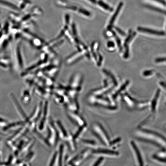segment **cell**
Returning a JSON list of instances; mask_svg holds the SVG:
<instances>
[{
	"label": "cell",
	"mask_w": 166,
	"mask_h": 166,
	"mask_svg": "<svg viewBox=\"0 0 166 166\" xmlns=\"http://www.w3.org/2000/svg\"><path fill=\"white\" fill-rule=\"evenodd\" d=\"M136 135L139 140L152 143L166 152V138L159 133L151 130L140 128L137 131Z\"/></svg>",
	"instance_id": "obj_1"
},
{
	"label": "cell",
	"mask_w": 166,
	"mask_h": 166,
	"mask_svg": "<svg viewBox=\"0 0 166 166\" xmlns=\"http://www.w3.org/2000/svg\"><path fill=\"white\" fill-rule=\"evenodd\" d=\"M92 130L94 134L99 139L102 144L107 147H110L111 140H110L107 132L101 124L98 123L94 124Z\"/></svg>",
	"instance_id": "obj_2"
},
{
	"label": "cell",
	"mask_w": 166,
	"mask_h": 166,
	"mask_svg": "<svg viewBox=\"0 0 166 166\" xmlns=\"http://www.w3.org/2000/svg\"><path fill=\"white\" fill-rule=\"evenodd\" d=\"M92 154L100 157H115L119 156V153L114 150L107 149V148H98L92 151Z\"/></svg>",
	"instance_id": "obj_3"
},
{
	"label": "cell",
	"mask_w": 166,
	"mask_h": 166,
	"mask_svg": "<svg viewBox=\"0 0 166 166\" xmlns=\"http://www.w3.org/2000/svg\"><path fill=\"white\" fill-rule=\"evenodd\" d=\"M130 146L133 153L137 165L138 166H144V162L142 154L136 143L134 141H131L130 142Z\"/></svg>",
	"instance_id": "obj_4"
},
{
	"label": "cell",
	"mask_w": 166,
	"mask_h": 166,
	"mask_svg": "<svg viewBox=\"0 0 166 166\" xmlns=\"http://www.w3.org/2000/svg\"><path fill=\"white\" fill-rule=\"evenodd\" d=\"M10 96H11V98L13 102L15 108H16V110L17 111L18 115L21 118L22 120L25 122H28V117L26 114L25 111L23 110V109H22L19 103H18L17 100L16 99V98L14 96V95L11 94Z\"/></svg>",
	"instance_id": "obj_5"
},
{
	"label": "cell",
	"mask_w": 166,
	"mask_h": 166,
	"mask_svg": "<svg viewBox=\"0 0 166 166\" xmlns=\"http://www.w3.org/2000/svg\"><path fill=\"white\" fill-rule=\"evenodd\" d=\"M89 151L88 149L85 150L82 152L81 154H78L74 157L71 161H70L69 163L75 165L76 163H77V164H80V163L83 162L85 158H86L87 156L89 154Z\"/></svg>",
	"instance_id": "obj_6"
},
{
	"label": "cell",
	"mask_w": 166,
	"mask_h": 166,
	"mask_svg": "<svg viewBox=\"0 0 166 166\" xmlns=\"http://www.w3.org/2000/svg\"><path fill=\"white\" fill-rule=\"evenodd\" d=\"M136 35V33L134 32L133 33H130L128 36L127 37L126 39H125V42L124 43V46L125 48V52L124 54V58L125 59H127L129 55V49L128 44L132 39H133L134 37Z\"/></svg>",
	"instance_id": "obj_7"
},
{
	"label": "cell",
	"mask_w": 166,
	"mask_h": 166,
	"mask_svg": "<svg viewBox=\"0 0 166 166\" xmlns=\"http://www.w3.org/2000/svg\"><path fill=\"white\" fill-rule=\"evenodd\" d=\"M67 115H68L70 119L74 122L75 124L79 126L80 127L86 125L83 120V119L77 114L74 113H69L67 114Z\"/></svg>",
	"instance_id": "obj_8"
},
{
	"label": "cell",
	"mask_w": 166,
	"mask_h": 166,
	"mask_svg": "<svg viewBox=\"0 0 166 166\" xmlns=\"http://www.w3.org/2000/svg\"><path fill=\"white\" fill-rule=\"evenodd\" d=\"M55 125L59 133V137H61L63 139H68V134L61 123L59 121H58L56 122Z\"/></svg>",
	"instance_id": "obj_9"
},
{
	"label": "cell",
	"mask_w": 166,
	"mask_h": 166,
	"mask_svg": "<svg viewBox=\"0 0 166 166\" xmlns=\"http://www.w3.org/2000/svg\"><path fill=\"white\" fill-rule=\"evenodd\" d=\"M26 122L23 121H20L14 122L12 123H9L8 125L3 128V130L4 132L9 130H14L15 129L20 128L22 126L25 124Z\"/></svg>",
	"instance_id": "obj_10"
},
{
	"label": "cell",
	"mask_w": 166,
	"mask_h": 166,
	"mask_svg": "<svg viewBox=\"0 0 166 166\" xmlns=\"http://www.w3.org/2000/svg\"><path fill=\"white\" fill-rule=\"evenodd\" d=\"M137 30L139 32L150 33V34L158 36H164L166 35L165 32L163 31H159L152 29L146 28L142 27H138Z\"/></svg>",
	"instance_id": "obj_11"
},
{
	"label": "cell",
	"mask_w": 166,
	"mask_h": 166,
	"mask_svg": "<svg viewBox=\"0 0 166 166\" xmlns=\"http://www.w3.org/2000/svg\"><path fill=\"white\" fill-rule=\"evenodd\" d=\"M123 4H123V2H120V3H119V4H118V7H117L114 14H113L112 17H111V19L110 21L109 24V26H108L107 29H108L109 30H111V29L113 23H114L116 18H117L118 15L119 14L121 10Z\"/></svg>",
	"instance_id": "obj_12"
},
{
	"label": "cell",
	"mask_w": 166,
	"mask_h": 166,
	"mask_svg": "<svg viewBox=\"0 0 166 166\" xmlns=\"http://www.w3.org/2000/svg\"><path fill=\"white\" fill-rule=\"evenodd\" d=\"M161 90L159 89H158L155 96H154L153 100L151 102V111L153 114H156L155 113L156 111V105H157L158 100L159 97Z\"/></svg>",
	"instance_id": "obj_13"
},
{
	"label": "cell",
	"mask_w": 166,
	"mask_h": 166,
	"mask_svg": "<svg viewBox=\"0 0 166 166\" xmlns=\"http://www.w3.org/2000/svg\"><path fill=\"white\" fill-rule=\"evenodd\" d=\"M86 125H83V126H80L79 129L78 130L77 132L75 133V134L73 135V139L74 140L76 141L77 140L79 139V138L82 136V135L85 131L86 129Z\"/></svg>",
	"instance_id": "obj_14"
},
{
	"label": "cell",
	"mask_w": 166,
	"mask_h": 166,
	"mask_svg": "<svg viewBox=\"0 0 166 166\" xmlns=\"http://www.w3.org/2000/svg\"><path fill=\"white\" fill-rule=\"evenodd\" d=\"M130 83V81H127L120 88L119 90L118 91L116 92L114 94L113 96H112V98L113 100H115L117 98L118 96H119L120 94L122 92L124 91L127 86L128 85L129 83Z\"/></svg>",
	"instance_id": "obj_15"
},
{
	"label": "cell",
	"mask_w": 166,
	"mask_h": 166,
	"mask_svg": "<svg viewBox=\"0 0 166 166\" xmlns=\"http://www.w3.org/2000/svg\"><path fill=\"white\" fill-rule=\"evenodd\" d=\"M0 4L7 6L9 8H12L14 10H17V11L20 10V9L17 5H15V4L11 3V2L4 1V0H0Z\"/></svg>",
	"instance_id": "obj_16"
},
{
	"label": "cell",
	"mask_w": 166,
	"mask_h": 166,
	"mask_svg": "<svg viewBox=\"0 0 166 166\" xmlns=\"http://www.w3.org/2000/svg\"><path fill=\"white\" fill-rule=\"evenodd\" d=\"M103 72H104V73H105V74H106L107 76L109 77L112 80V81L113 82V84L115 86H117L118 85V83H117V80H116V79L115 78V77L110 72L108 71L105 70H103Z\"/></svg>",
	"instance_id": "obj_17"
},
{
	"label": "cell",
	"mask_w": 166,
	"mask_h": 166,
	"mask_svg": "<svg viewBox=\"0 0 166 166\" xmlns=\"http://www.w3.org/2000/svg\"><path fill=\"white\" fill-rule=\"evenodd\" d=\"M82 142L86 146H90V147H95L96 145V142L93 140H86L83 139L81 140Z\"/></svg>",
	"instance_id": "obj_18"
},
{
	"label": "cell",
	"mask_w": 166,
	"mask_h": 166,
	"mask_svg": "<svg viewBox=\"0 0 166 166\" xmlns=\"http://www.w3.org/2000/svg\"><path fill=\"white\" fill-rule=\"evenodd\" d=\"M111 32H112V34L113 35V36L114 37L116 42L117 43V46H118L120 50L121 51L122 49V48L121 42L120 39V38H118V36L116 35V33H115L114 31H112L111 30Z\"/></svg>",
	"instance_id": "obj_19"
},
{
	"label": "cell",
	"mask_w": 166,
	"mask_h": 166,
	"mask_svg": "<svg viewBox=\"0 0 166 166\" xmlns=\"http://www.w3.org/2000/svg\"><path fill=\"white\" fill-rule=\"evenodd\" d=\"M122 139L120 138H117L116 139H113L111 140L110 144V147H113L114 148L116 146H118L119 143L121 142Z\"/></svg>",
	"instance_id": "obj_20"
},
{
	"label": "cell",
	"mask_w": 166,
	"mask_h": 166,
	"mask_svg": "<svg viewBox=\"0 0 166 166\" xmlns=\"http://www.w3.org/2000/svg\"><path fill=\"white\" fill-rule=\"evenodd\" d=\"M146 7L147 8H148L149 9H151L152 10H154V11L157 12L161 13L166 15V12L165 10H162V9H159V8H155V7L148 5H146Z\"/></svg>",
	"instance_id": "obj_21"
},
{
	"label": "cell",
	"mask_w": 166,
	"mask_h": 166,
	"mask_svg": "<svg viewBox=\"0 0 166 166\" xmlns=\"http://www.w3.org/2000/svg\"><path fill=\"white\" fill-rule=\"evenodd\" d=\"M58 153L55 152L53 154L51 159L49 162V166H54L55 165Z\"/></svg>",
	"instance_id": "obj_22"
},
{
	"label": "cell",
	"mask_w": 166,
	"mask_h": 166,
	"mask_svg": "<svg viewBox=\"0 0 166 166\" xmlns=\"http://www.w3.org/2000/svg\"><path fill=\"white\" fill-rule=\"evenodd\" d=\"M98 4L101 7H102V8L105 9V10H109V11H111L113 10L112 8H110L108 5L106 4V3H104L102 1H99L98 2Z\"/></svg>",
	"instance_id": "obj_23"
},
{
	"label": "cell",
	"mask_w": 166,
	"mask_h": 166,
	"mask_svg": "<svg viewBox=\"0 0 166 166\" xmlns=\"http://www.w3.org/2000/svg\"><path fill=\"white\" fill-rule=\"evenodd\" d=\"M104 161V158L103 157H100L95 162L92 166H101L102 165Z\"/></svg>",
	"instance_id": "obj_24"
},
{
	"label": "cell",
	"mask_w": 166,
	"mask_h": 166,
	"mask_svg": "<svg viewBox=\"0 0 166 166\" xmlns=\"http://www.w3.org/2000/svg\"><path fill=\"white\" fill-rule=\"evenodd\" d=\"M9 123H8V121L0 117V126L3 128L6 126Z\"/></svg>",
	"instance_id": "obj_25"
},
{
	"label": "cell",
	"mask_w": 166,
	"mask_h": 166,
	"mask_svg": "<svg viewBox=\"0 0 166 166\" xmlns=\"http://www.w3.org/2000/svg\"><path fill=\"white\" fill-rule=\"evenodd\" d=\"M79 12L83 14V15H85L86 16H89L90 15V12L84 9H80L79 10Z\"/></svg>",
	"instance_id": "obj_26"
},
{
	"label": "cell",
	"mask_w": 166,
	"mask_h": 166,
	"mask_svg": "<svg viewBox=\"0 0 166 166\" xmlns=\"http://www.w3.org/2000/svg\"><path fill=\"white\" fill-rule=\"evenodd\" d=\"M115 29L116 31H117L122 36H125L126 35V34H125V32H124V31H122V30H121L119 28L115 27Z\"/></svg>",
	"instance_id": "obj_27"
},
{
	"label": "cell",
	"mask_w": 166,
	"mask_h": 166,
	"mask_svg": "<svg viewBox=\"0 0 166 166\" xmlns=\"http://www.w3.org/2000/svg\"><path fill=\"white\" fill-rule=\"evenodd\" d=\"M154 72V71L152 70L146 71L144 72L143 75L145 76H149V75H152Z\"/></svg>",
	"instance_id": "obj_28"
},
{
	"label": "cell",
	"mask_w": 166,
	"mask_h": 166,
	"mask_svg": "<svg viewBox=\"0 0 166 166\" xmlns=\"http://www.w3.org/2000/svg\"><path fill=\"white\" fill-rule=\"evenodd\" d=\"M66 8V9H70V10H77V8L76 7L74 6H67L65 7H64Z\"/></svg>",
	"instance_id": "obj_29"
},
{
	"label": "cell",
	"mask_w": 166,
	"mask_h": 166,
	"mask_svg": "<svg viewBox=\"0 0 166 166\" xmlns=\"http://www.w3.org/2000/svg\"><path fill=\"white\" fill-rule=\"evenodd\" d=\"M9 24L8 22L5 23V25L4 27V31H5L6 33H7L8 31V29H9Z\"/></svg>",
	"instance_id": "obj_30"
},
{
	"label": "cell",
	"mask_w": 166,
	"mask_h": 166,
	"mask_svg": "<svg viewBox=\"0 0 166 166\" xmlns=\"http://www.w3.org/2000/svg\"><path fill=\"white\" fill-rule=\"evenodd\" d=\"M166 59V58H158L155 60V61L157 63L163 62V61H165Z\"/></svg>",
	"instance_id": "obj_31"
},
{
	"label": "cell",
	"mask_w": 166,
	"mask_h": 166,
	"mask_svg": "<svg viewBox=\"0 0 166 166\" xmlns=\"http://www.w3.org/2000/svg\"><path fill=\"white\" fill-rule=\"evenodd\" d=\"M107 46L111 48V47H114L115 46L114 43L113 42L110 41L107 44Z\"/></svg>",
	"instance_id": "obj_32"
},
{
	"label": "cell",
	"mask_w": 166,
	"mask_h": 166,
	"mask_svg": "<svg viewBox=\"0 0 166 166\" xmlns=\"http://www.w3.org/2000/svg\"><path fill=\"white\" fill-rule=\"evenodd\" d=\"M31 15L30 14H28L24 16V17L23 18V19H22V20L23 21H25L27 20H28L29 18H31Z\"/></svg>",
	"instance_id": "obj_33"
},
{
	"label": "cell",
	"mask_w": 166,
	"mask_h": 166,
	"mask_svg": "<svg viewBox=\"0 0 166 166\" xmlns=\"http://www.w3.org/2000/svg\"><path fill=\"white\" fill-rule=\"evenodd\" d=\"M154 1H156V2L161 3V4L163 5H166V3L165 1H163V0H154Z\"/></svg>",
	"instance_id": "obj_34"
},
{
	"label": "cell",
	"mask_w": 166,
	"mask_h": 166,
	"mask_svg": "<svg viewBox=\"0 0 166 166\" xmlns=\"http://www.w3.org/2000/svg\"><path fill=\"white\" fill-rule=\"evenodd\" d=\"M66 23L68 24L69 23V16L68 14H66Z\"/></svg>",
	"instance_id": "obj_35"
},
{
	"label": "cell",
	"mask_w": 166,
	"mask_h": 166,
	"mask_svg": "<svg viewBox=\"0 0 166 166\" xmlns=\"http://www.w3.org/2000/svg\"><path fill=\"white\" fill-rule=\"evenodd\" d=\"M160 84L162 87L166 89V82L162 81L160 82Z\"/></svg>",
	"instance_id": "obj_36"
},
{
	"label": "cell",
	"mask_w": 166,
	"mask_h": 166,
	"mask_svg": "<svg viewBox=\"0 0 166 166\" xmlns=\"http://www.w3.org/2000/svg\"><path fill=\"white\" fill-rule=\"evenodd\" d=\"M25 4H26V3H25L24 2V3H22V4L21 5H20V9H23V8H24V7H25Z\"/></svg>",
	"instance_id": "obj_37"
},
{
	"label": "cell",
	"mask_w": 166,
	"mask_h": 166,
	"mask_svg": "<svg viewBox=\"0 0 166 166\" xmlns=\"http://www.w3.org/2000/svg\"><path fill=\"white\" fill-rule=\"evenodd\" d=\"M24 2L26 3H31V2L29 0H23Z\"/></svg>",
	"instance_id": "obj_38"
},
{
	"label": "cell",
	"mask_w": 166,
	"mask_h": 166,
	"mask_svg": "<svg viewBox=\"0 0 166 166\" xmlns=\"http://www.w3.org/2000/svg\"><path fill=\"white\" fill-rule=\"evenodd\" d=\"M0 141H1V140H0ZM1 146H0V162H1Z\"/></svg>",
	"instance_id": "obj_39"
},
{
	"label": "cell",
	"mask_w": 166,
	"mask_h": 166,
	"mask_svg": "<svg viewBox=\"0 0 166 166\" xmlns=\"http://www.w3.org/2000/svg\"><path fill=\"white\" fill-rule=\"evenodd\" d=\"M90 1L93 3H95L96 2V0H90Z\"/></svg>",
	"instance_id": "obj_40"
},
{
	"label": "cell",
	"mask_w": 166,
	"mask_h": 166,
	"mask_svg": "<svg viewBox=\"0 0 166 166\" xmlns=\"http://www.w3.org/2000/svg\"><path fill=\"white\" fill-rule=\"evenodd\" d=\"M0 27H1V25H0Z\"/></svg>",
	"instance_id": "obj_41"
},
{
	"label": "cell",
	"mask_w": 166,
	"mask_h": 166,
	"mask_svg": "<svg viewBox=\"0 0 166 166\" xmlns=\"http://www.w3.org/2000/svg\"><path fill=\"white\" fill-rule=\"evenodd\" d=\"M165 127H166V126H165Z\"/></svg>",
	"instance_id": "obj_42"
}]
</instances>
